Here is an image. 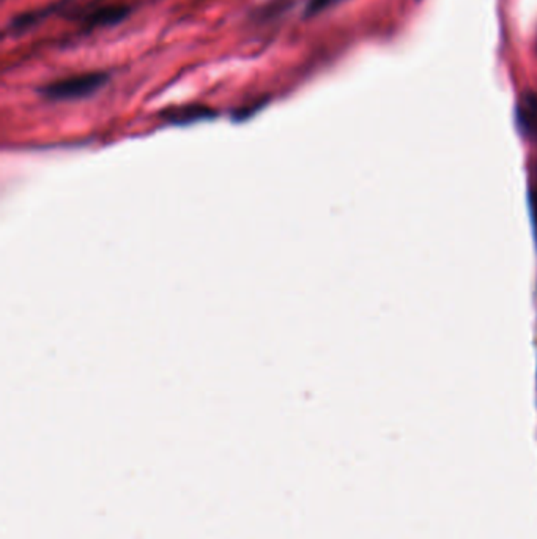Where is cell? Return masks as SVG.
<instances>
[{"mask_svg":"<svg viewBox=\"0 0 537 539\" xmlns=\"http://www.w3.org/2000/svg\"><path fill=\"white\" fill-rule=\"evenodd\" d=\"M107 82V73H85L44 85V87L39 89V95L51 101H74L91 96L98 90H101Z\"/></svg>","mask_w":537,"mask_h":539,"instance_id":"1","label":"cell"},{"mask_svg":"<svg viewBox=\"0 0 537 539\" xmlns=\"http://www.w3.org/2000/svg\"><path fill=\"white\" fill-rule=\"evenodd\" d=\"M68 2H69V0H62V2L48 5V7H44V8L33 10V11H26V13L17 15L16 18H13V19H11V22H10L11 33H15V35H21V33L28 32V30H30V28H33L35 26H37L39 21L49 18V16L54 15L55 11H60V8L65 7Z\"/></svg>","mask_w":537,"mask_h":539,"instance_id":"2","label":"cell"},{"mask_svg":"<svg viewBox=\"0 0 537 539\" xmlns=\"http://www.w3.org/2000/svg\"><path fill=\"white\" fill-rule=\"evenodd\" d=\"M131 13V10L128 5H121V3H115V5H106V7H101L95 10L94 13H90L85 18V26L87 28H96V27H111V26H117L121 21H125L128 18Z\"/></svg>","mask_w":537,"mask_h":539,"instance_id":"3","label":"cell"},{"mask_svg":"<svg viewBox=\"0 0 537 539\" xmlns=\"http://www.w3.org/2000/svg\"><path fill=\"white\" fill-rule=\"evenodd\" d=\"M213 116H216L215 111H211V109L200 105L178 107L164 114L166 120H169L172 123H191V122H195V120H204Z\"/></svg>","mask_w":537,"mask_h":539,"instance_id":"4","label":"cell"},{"mask_svg":"<svg viewBox=\"0 0 537 539\" xmlns=\"http://www.w3.org/2000/svg\"><path fill=\"white\" fill-rule=\"evenodd\" d=\"M537 116V101L533 98V96H527L523 100L522 107L518 109V122L523 126V130H529L533 128L534 120Z\"/></svg>","mask_w":537,"mask_h":539,"instance_id":"5","label":"cell"},{"mask_svg":"<svg viewBox=\"0 0 537 539\" xmlns=\"http://www.w3.org/2000/svg\"><path fill=\"white\" fill-rule=\"evenodd\" d=\"M340 2H344V0H309V3L306 5L304 10V18L309 19L314 18V16H319L325 10L331 8Z\"/></svg>","mask_w":537,"mask_h":539,"instance_id":"6","label":"cell"}]
</instances>
